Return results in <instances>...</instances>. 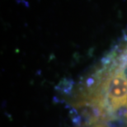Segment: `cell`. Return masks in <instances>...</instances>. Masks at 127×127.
Listing matches in <instances>:
<instances>
[{
  "mask_svg": "<svg viewBox=\"0 0 127 127\" xmlns=\"http://www.w3.org/2000/svg\"><path fill=\"white\" fill-rule=\"evenodd\" d=\"M70 106L85 119L83 124H106L126 114L127 32L75 85Z\"/></svg>",
  "mask_w": 127,
  "mask_h": 127,
  "instance_id": "1",
  "label": "cell"
},
{
  "mask_svg": "<svg viewBox=\"0 0 127 127\" xmlns=\"http://www.w3.org/2000/svg\"><path fill=\"white\" fill-rule=\"evenodd\" d=\"M78 127H108L103 123H93V124H81Z\"/></svg>",
  "mask_w": 127,
  "mask_h": 127,
  "instance_id": "2",
  "label": "cell"
},
{
  "mask_svg": "<svg viewBox=\"0 0 127 127\" xmlns=\"http://www.w3.org/2000/svg\"><path fill=\"white\" fill-rule=\"evenodd\" d=\"M126 119H127V109H126Z\"/></svg>",
  "mask_w": 127,
  "mask_h": 127,
  "instance_id": "3",
  "label": "cell"
}]
</instances>
